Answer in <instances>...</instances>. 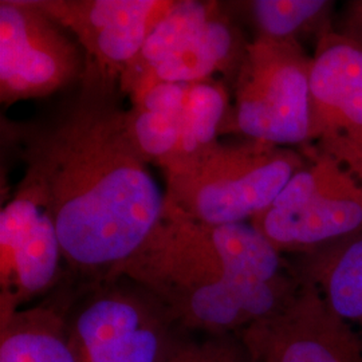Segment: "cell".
Here are the masks:
<instances>
[{
	"label": "cell",
	"instance_id": "1",
	"mask_svg": "<svg viewBox=\"0 0 362 362\" xmlns=\"http://www.w3.org/2000/svg\"><path fill=\"white\" fill-rule=\"evenodd\" d=\"M119 81L86 62L77 90L47 119L21 130L27 177L43 192L66 262L110 276L165 214V194L136 148Z\"/></svg>",
	"mask_w": 362,
	"mask_h": 362
},
{
	"label": "cell",
	"instance_id": "2",
	"mask_svg": "<svg viewBox=\"0 0 362 362\" xmlns=\"http://www.w3.org/2000/svg\"><path fill=\"white\" fill-rule=\"evenodd\" d=\"M117 278L149 293L175 324L208 334H240L300 286L251 223L211 226L167 207L143 247L106 279Z\"/></svg>",
	"mask_w": 362,
	"mask_h": 362
},
{
	"label": "cell",
	"instance_id": "3",
	"mask_svg": "<svg viewBox=\"0 0 362 362\" xmlns=\"http://www.w3.org/2000/svg\"><path fill=\"white\" fill-rule=\"evenodd\" d=\"M308 161L294 149L248 140L216 143L169 164L165 207L211 226L247 223L272 206Z\"/></svg>",
	"mask_w": 362,
	"mask_h": 362
},
{
	"label": "cell",
	"instance_id": "4",
	"mask_svg": "<svg viewBox=\"0 0 362 362\" xmlns=\"http://www.w3.org/2000/svg\"><path fill=\"white\" fill-rule=\"evenodd\" d=\"M311 57L298 40L257 37L236 71L235 106L224 132L276 146L309 144Z\"/></svg>",
	"mask_w": 362,
	"mask_h": 362
},
{
	"label": "cell",
	"instance_id": "5",
	"mask_svg": "<svg viewBox=\"0 0 362 362\" xmlns=\"http://www.w3.org/2000/svg\"><path fill=\"white\" fill-rule=\"evenodd\" d=\"M251 224L281 252L327 246L362 233V185L334 160L314 152Z\"/></svg>",
	"mask_w": 362,
	"mask_h": 362
},
{
	"label": "cell",
	"instance_id": "6",
	"mask_svg": "<svg viewBox=\"0 0 362 362\" xmlns=\"http://www.w3.org/2000/svg\"><path fill=\"white\" fill-rule=\"evenodd\" d=\"M86 57L76 38L35 0L0 1V101L49 97L78 83Z\"/></svg>",
	"mask_w": 362,
	"mask_h": 362
},
{
	"label": "cell",
	"instance_id": "7",
	"mask_svg": "<svg viewBox=\"0 0 362 362\" xmlns=\"http://www.w3.org/2000/svg\"><path fill=\"white\" fill-rule=\"evenodd\" d=\"M69 321L78 362H160L175 341L163 305L127 279H106Z\"/></svg>",
	"mask_w": 362,
	"mask_h": 362
},
{
	"label": "cell",
	"instance_id": "8",
	"mask_svg": "<svg viewBox=\"0 0 362 362\" xmlns=\"http://www.w3.org/2000/svg\"><path fill=\"white\" fill-rule=\"evenodd\" d=\"M309 143L362 185V47L333 30L311 57Z\"/></svg>",
	"mask_w": 362,
	"mask_h": 362
},
{
	"label": "cell",
	"instance_id": "9",
	"mask_svg": "<svg viewBox=\"0 0 362 362\" xmlns=\"http://www.w3.org/2000/svg\"><path fill=\"white\" fill-rule=\"evenodd\" d=\"M62 259L43 192L25 175L0 211V317L57 285Z\"/></svg>",
	"mask_w": 362,
	"mask_h": 362
},
{
	"label": "cell",
	"instance_id": "10",
	"mask_svg": "<svg viewBox=\"0 0 362 362\" xmlns=\"http://www.w3.org/2000/svg\"><path fill=\"white\" fill-rule=\"evenodd\" d=\"M255 362H362V334L300 279L294 297L240 333Z\"/></svg>",
	"mask_w": 362,
	"mask_h": 362
},
{
	"label": "cell",
	"instance_id": "11",
	"mask_svg": "<svg viewBox=\"0 0 362 362\" xmlns=\"http://www.w3.org/2000/svg\"><path fill=\"white\" fill-rule=\"evenodd\" d=\"M248 43L220 8L181 50L151 70L129 93L132 101L157 83H199L216 73L238 71Z\"/></svg>",
	"mask_w": 362,
	"mask_h": 362
},
{
	"label": "cell",
	"instance_id": "12",
	"mask_svg": "<svg viewBox=\"0 0 362 362\" xmlns=\"http://www.w3.org/2000/svg\"><path fill=\"white\" fill-rule=\"evenodd\" d=\"M297 275L362 334V233L305 252Z\"/></svg>",
	"mask_w": 362,
	"mask_h": 362
},
{
	"label": "cell",
	"instance_id": "13",
	"mask_svg": "<svg viewBox=\"0 0 362 362\" xmlns=\"http://www.w3.org/2000/svg\"><path fill=\"white\" fill-rule=\"evenodd\" d=\"M0 318V362H78L59 308L39 305Z\"/></svg>",
	"mask_w": 362,
	"mask_h": 362
},
{
	"label": "cell",
	"instance_id": "14",
	"mask_svg": "<svg viewBox=\"0 0 362 362\" xmlns=\"http://www.w3.org/2000/svg\"><path fill=\"white\" fill-rule=\"evenodd\" d=\"M220 8L219 3L215 1L177 0L176 6L152 30L141 52L124 71L119 79L121 93L129 94L141 78L181 50Z\"/></svg>",
	"mask_w": 362,
	"mask_h": 362
},
{
	"label": "cell",
	"instance_id": "15",
	"mask_svg": "<svg viewBox=\"0 0 362 362\" xmlns=\"http://www.w3.org/2000/svg\"><path fill=\"white\" fill-rule=\"evenodd\" d=\"M231 109L224 85L215 81L191 83L187 86L181 110L180 145L169 164L188 160L215 145L224 133Z\"/></svg>",
	"mask_w": 362,
	"mask_h": 362
},
{
	"label": "cell",
	"instance_id": "16",
	"mask_svg": "<svg viewBox=\"0 0 362 362\" xmlns=\"http://www.w3.org/2000/svg\"><path fill=\"white\" fill-rule=\"evenodd\" d=\"M258 37L275 40H298L303 34L329 30L334 1L327 0H254L245 3Z\"/></svg>",
	"mask_w": 362,
	"mask_h": 362
},
{
	"label": "cell",
	"instance_id": "17",
	"mask_svg": "<svg viewBox=\"0 0 362 362\" xmlns=\"http://www.w3.org/2000/svg\"><path fill=\"white\" fill-rule=\"evenodd\" d=\"M181 110L157 112L134 105L127 110L130 137L148 163L155 161L163 167L177 153L180 145Z\"/></svg>",
	"mask_w": 362,
	"mask_h": 362
},
{
	"label": "cell",
	"instance_id": "18",
	"mask_svg": "<svg viewBox=\"0 0 362 362\" xmlns=\"http://www.w3.org/2000/svg\"><path fill=\"white\" fill-rule=\"evenodd\" d=\"M160 362H255L240 334H208L204 339H175Z\"/></svg>",
	"mask_w": 362,
	"mask_h": 362
},
{
	"label": "cell",
	"instance_id": "19",
	"mask_svg": "<svg viewBox=\"0 0 362 362\" xmlns=\"http://www.w3.org/2000/svg\"><path fill=\"white\" fill-rule=\"evenodd\" d=\"M187 86L184 83H157L143 93L132 105L146 110L180 112L185 98Z\"/></svg>",
	"mask_w": 362,
	"mask_h": 362
},
{
	"label": "cell",
	"instance_id": "20",
	"mask_svg": "<svg viewBox=\"0 0 362 362\" xmlns=\"http://www.w3.org/2000/svg\"><path fill=\"white\" fill-rule=\"evenodd\" d=\"M356 40L362 47V0L350 1L345 15V30L341 33Z\"/></svg>",
	"mask_w": 362,
	"mask_h": 362
}]
</instances>
